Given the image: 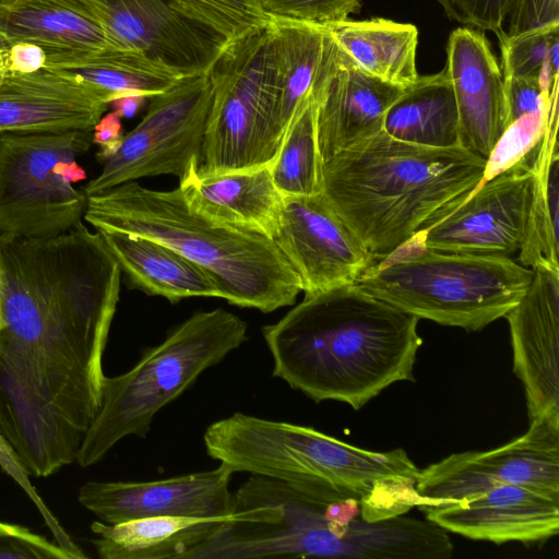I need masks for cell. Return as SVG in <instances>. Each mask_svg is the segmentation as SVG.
Here are the masks:
<instances>
[{
	"label": "cell",
	"mask_w": 559,
	"mask_h": 559,
	"mask_svg": "<svg viewBox=\"0 0 559 559\" xmlns=\"http://www.w3.org/2000/svg\"><path fill=\"white\" fill-rule=\"evenodd\" d=\"M234 472L213 469L150 481H86L78 500L99 521L115 524L153 516L230 518Z\"/></svg>",
	"instance_id": "2e32d148"
},
{
	"label": "cell",
	"mask_w": 559,
	"mask_h": 559,
	"mask_svg": "<svg viewBox=\"0 0 559 559\" xmlns=\"http://www.w3.org/2000/svg\"><path fill=\"white\" fill-rule=\"evenodd\" d=\"M1 43H2V39H1V37H0V45H1Z\"/></svg>",
	"instance_id": "ee69618b"
},
{
	"label": "cell",
	"mask_w": 559,
	"mask_h": 559,
	"mask_svg": "<svg viewBox=\"0 0 559 559\" xmlns=\"http://www.w3.org/2000/svg\"><path fill=\"white\" fill-rule=\"evenodd\" d=\"M421 511L445 532L495 544L539 543L559 533V496L521 485L496 486Z\"/></svg>",
	"instance_id": "ac0fdd59"
},
{
	"label": "cell",
	"mask_w": 559,
	"mask_h": 559,
	"mask_svg": "<svg viewBox=\"0 0 559 559\" xmlns=\"http://www.w3.org/2000/svg\"><path fill=\"white\" fill-rule=\"evenodd\" d=\"M555 120H558V91L546 106L506 128L486 159L484 181L514 168L532 167L549 124Z\"/></svg>",
	"instance_id": "d6a6232c"
},
{
	"label": "cell",
	"mask_w": 559,
	"mask_h": 559,
	"mask_svg": "<svg viewBox=\"0 0 559 559\" xmlns=\"http://www.w3.org/2000/svg\"><path fill=\"white\" fill-rule=\"evenodd\" d=\"M325 27L349 62L360 71L401 87L409 86L419 76L415 25L373 17L348 19Z\"/></svg>",
	"instance_id": "484cf974"
},
{
	"label": "cell",
	"mask_w": 559,
	"mask_h": 559,
	"mask_svg": "<svg viewBox=\"0 0 559 559\" xmlns=\"http://www.w3.org/2000/svg\"><path fill=\"white\" fill-rule=\"evenodd\" d=\"M0 37L2 43L31 41L90 51L123 50L96 22L61 0H0Z\"/></svg>",
	"instance_id": "4316f807"
},
{
	"label": "cell",
	"mask_w": 559,
	"mask_h": 559,
	"mask_svg": "<svg viewBox=\"0 0 559 559\" xmlns=\"http://www.w3.org/2000/svg\"><path fill=\"white\" fill-rule=\"evenodd\" d=\"M382 130L393 139L428 147L460 145L459 115L445 68L418 76L388 109Z\"/></svg>",
	"instance_id": "83f0119b"
},
{
	"label": "cell",
	"mask_w": 559,
	"mask_h": 559,
	"mask_svg": "<svg viewBox=\"0 0 559 559\" xmlns=\"http://www.w3.org/2000/svg\"><path fill=\"white\" fill-rule=\"evenodd\" d=\"M447 16L466 26L502 33L506 22L520 0H437Z\"/></svg>",
	"instance_id": "8d00e7d4"
},
{
	"label": "cell",
	"mask_w": 559,
	"mask_h": 559,
	"mask_svg": "<svg viewBox=\"0 0 559 559\" xmlns=\"http://www.w3.org/2000/svg\"><path fill=\"white\" fill-rule=\"evenodd\" d=\"M46 52L31 41H10L0 45V78L33 73L45 67Z\"/></svg>",
	"instance_id": "60d3db41"
},
{
	"label": "cell",
	"mask_w": 559,
	"mask_h": 559,
	"mask_svg": "<svg viewBox=\"0 0 559 559\" xmlns=\"http://www.w3.org/2000/svg\"><path fill=\"white\" fill-rule=\"evenodd\" d=\"M536 183L533 167H519L483 181L415 235L428 249L510 258L528 227Z\"/></svg>",
	"instance_id": "5bb4252c"
},
{
	"label": "cell",
	"mask_w": 559,
	"mask_h": 559,
	"mask_svg": "<svg viewBox=\"0 0 559 559\" xmlns=\"http://www.w3.org/2000/svg\"><path fill=\"white\" fill-rule=\"evenodd\" d=\"M207 454L234 473L297 485H333L388 504L407 491L418 467L403 449L374 452L312 427L234 413L203 435Z\"/></svg>",
	"instance_id": "8992f818"
},
{
	"label": "cell",
	"mask_w": 559,
	"mask_h": 559,
	"mask_svg": "<svg viewBox=\"0 0 559 559\" xmlns=\"http://www.w3.org/2000/svg\"><path fill=\"white\" fill-rule=\"evenodd\" d=\"M280 95L272 129L276 156L296 115L331 68L336 44L325 26L272 20Z\"/></svg>",
	"instance_id": "603a6c76"
},
{
	"label": "cell",
	"mask_w": 559,
	"mask_h": 559,
	"mask_svg": "<svg viewBox=\"0 0 559 559\" xmlns=\"http://www.w3.org/2000/svg\"><path fill=\"white\" fill-rule=\"evenodd\" d=\"M360 492L251 475L234 492L233 518L193 559H435L440 528L399 515L370 522Z\"/></svg>",
	"instance_id": "3957f363"
},
{
	"label": "cell",
	"mask_w": 559,
	"mask_h": 559,
	"mask_svg": "<svg viewBox=\"0 0 559 559\" xmlns=\"http://www.w3.org/2000/svg\"><path fill=\"white\" fill-rule=\"evenodd\" d=\"M550 24H559V0H520L500 34L514 36Z\"/></svg>",
	"instance_id": "ab89813d"
},
{
	"label": "cell",
	"mask_w": 559,
	"mask_h": 559,
	"mask_svg": "<svg viewBox=\"0 0 559 559\" xmlns=\"http://www.w3.org/2000/svg\"><path fill=\"white\" fill-rule=\"evenodd\" d=\"M521 299L504 316L530 423L559 425V269L533 267Z\"/></svg>",
	"instance_id": "e0dca14e"
},
{
	"label": "cell",
	"mask_w": 559,
	"mask_h": 559,
	"mask_svg": "<svg viewBox=\"0 0 559 559\" xmlns=\"http://www.w3.org/2000/svg\"><path fill=\"white\" fill-rule=\"evenodd\" d=\"M0 467L9 475L28 496L35 504L45 524L53 535L55 542L60 546L72 552L76 559H85L86 555L81 548L71 539L69 534L62 527L60 522L49 510L43 498L37 492L35 486L29 480V474L16 456L13 448L7 439L0 433Z\"/></svg>",
	"instance_id": "d590c367"
},
{
	"label": "cell",
	"mask_w": 559,
	"mask_h": 559,
	"mask_svg": "<svg viewBox=\"0 0 559 559\" xmlns=\"http://www.w3.org/2000/svg\"><path fill=\"white\" fill-rule=\"evenodd\" d=\"M211 99L206 73L181 78L150 97L142 120L84 187L86 197L142 177L174 175L180 180L198 168Z\"/></svg>",
	"instance_id": "8fae6325"
},
{
	"label": "cell",
	"mask_w": 559,
	"mask_h": 559,
	"mask_svg": "<svg viewBox=\"0 0 559 559\" xmlns=\"http://www.w3.org/2000/svg\"><path fill=\"white\" fill-rule=\"evenodd\" d=\"M229 40L267 24L260 0H188Z\"/></svg>",
	"instance_id": "e575fe53"
},
{
	"label": "cell",
	"mask_w": 559,
	"mask_h": 559,
	"mask_svg": "<svg viewBox=\"0 0 559 559\" xmlns=\"http://www.w3.org/2000/svg\"><path fill=\"white\" fill-rule=\"evenodd\" d=\"M444 68L457 108L460 145L487 159L508 127V110L503 75L484 33L469 26L454 29Z\"/></svg>",
	"instance_id": "d6986e66"
},
{
	"label": "cell",
	"mask_w": 559,
	"mask_h": 559,
	"mask_svg": "<svg viewBox=\"0 0 559 559\" xmlns=\"http://www.w3.org/2000/svg\"><path fill=\"white\" fill-rule=\"evenodd\" d=\"M532 277L511 258L436 251L414 236L355 284L418 319L479 331L516 305Z\"/></svg>",
	"instance_id": "52a82bcc"
},
{
	"label": "cell",
	"mask_w": 559,
	"mask_h": 559,
	"mask_svg": "<svg viewBox=\"0 0 559 559\" xmlns=\"http://www.w3.org/2000/svg\"><path fill=\"white\" fill-rule=\"evenodd\" d=\"M521 485L559 496V425L530 423L528 430L488 451L453 453L419 469V508L455 503L500 485Z\"/></svg>",
	"instance_id": "4fadbf2b"
},
{
	"label": "cell",
	"mask_w": 559,
	"mask_h": 559,
	"mask_svg": "<svg viewBox=\"0 0 559 559\" xmlns=\"http://www.w3.org/2000/svg\"><path fill=\"white\" fill-rule=\"evenodd\" d=\"M558 122H552L544 136L533 168L536 173L534 200L524 242L519 251L523 266L558 264L559 156Z\"/></svg>",
	"instance_id": "f546056e"
},
{
	"label": "cell",
	"mask_w": 559,
	"mask_h": 559,
	"mask_svg": "<svg viewBox=\"0 0 559 559\" xmlns=\"http://www.w3.org/2000/svg\"><path fill=\"white\" fill-rule=\"evenodd\" d=\"M123 135L121 118L115 110L98 120L93 128V143L99 146V162L104 163L118 150Z\"/></svg>",
	"instance_id": "b9f144b4"
},
{
	"label": "cell",
	"mask_w": 559,
	"mask_h": 559,
	"mask_svg": "<svg viewBox=\"0 0 559 559\" xmlns=\"http://www.w3.org/2000/svg\"><path fill=\"white\" fill-rule=\"evenodd\" d=\"M273 240L297 274L305 296L355 284L376 261L323 193L284 197Z\"/></svg>",
	"instance_id": "9a60e30c"
},
{
	"label": "cell",
	"mask_w": 559,
	"mask_h": 559,
	"mask_svg": "<svg viewBox=\"0 0 559 559\" xmlns=\"http://www.w3.org/2000/svg\"><path fill=\"white\" fill-rule=\"evenodd\" d=\"M418 321L349 284L305 296L262 335L274 377L317 403L358 411L391 384L414 380Z\"/></svg>",
	"instance_id": "7a4b0ae2"
},
{
	"label": "cell",
	"mask_w": 559,
	"mask_h": 559,
	"mask_svg": "<svg viewBox=\"0 0 559 559\" xmlns=\"http://www.w3.org/2000/svg\"><path fill=\"white\" fill-rule=\"evenodd\" d=\"M322 166L312 95L290 123L269 168L284 197H308L322 193Z\"/></svg>",
	"instance_id": "4dcf8cb0"
},
{
	"label": "cell",
	"mask_w": 559,
	"mask_h": 559,
	"mask_svg": "<svg viewBox=\"0 0 559 559\" xmlns=\"http://www.w3.org/2000/svg\"><path fill=\"white\" fill-rule=\"evenodd\" d=\"M39 46L46 52V68L81 78L108 95L110 103L127 95L150 98L166 92L180 80L132 51Z\"/></svg>",
	"instance_id": "f1b7e54d"
},
{
	"label": "cell",
	"mask_w": 559,
	"mask_h": 559,
	"mask_svg": "<svg viewBox=\"0 0 559 559\" xmlns=\"http://www.w3.org/2000/svg\"><path fill=\"white\" fill-rule=\"evenodd\" d=\"M84 219L95 230L150 238L201 267L221 298L272 312L292 306L300 281L273 239L218 225L191 211L179 188L153 190L136 180L87 197Z\"/></svg>",
	"instance_id": "5b68a950"
},
{
	"label": "cell",
	"mask_w": 559,
	"mask_h": 559,
	"mask_svg": "<svg viewBox=\"0 0 559 559\" xmlns=\"http://www.w3.org/2000/svg\"><path fill=\"white\" fill-rule=\"evenodd\" d=\"M271 20L329 26L359 12L361 0H260Z\"/></svg>",
	"instance_id": "836d02e7"
},
{
	"label": "cell",
	"mask_w": 559,
	"mask_h": 559,
	"mask_svg": "<svg viewBox=\"0 0 559 559\" xmlns=\"http://www.w3.org/2000/svg\"><path fill=\"white\" fill-rule=\"evenodd\" d=\"M109 105L93 84L46 67L0 78V132L93 130Z\"/></svg>",
	"instance_id": "ffe728a7"
},
{
	"label": "cell",
	"mask_w": 559,
	"mask_h": 559,
	"mask_svg": "<svg viewBox=\"0 0 559 559\" xmlns=\"http://www.w3.org/2000/svg\"><path fill=\"white\" fill-rule=\"evenodd\" d=\"M230 518L153 516L108 524L94 521L102 559H193Z\"/></svg>",
	"instance_id": "cb8c5ba5"
},
{
	"label": "cell",
	"mask_w": 559,
	"mask_h": 559,
	"mask_svg": "<svg viewBox=\"0 0 559 559\" xmlns=\"http://www.w3.org/2000/svg\"><path fill=\"white\" fill-rule=\"evenodd\" d=\"M131 287L171 302L188 297H219L213 280L197 264L150 238L97 230Z\"/></svg>",
	"instance_id": "d4e9b609"
},
{
	"label": "cell",
	"mask_w": 559,
	"mask_h": 559,
	"mask_svg": "<svg viewBox=\"0 0 559 559\" xmlns=\"http://www.w3.org/2000/svg\"><path fill=\"white\" fill-rule=\"evenodd\" d=\"M504 80V91L508 110V126L519 118L535 112L546 106L552 94L538 79L507 76Z\"/></svg>",
	"instance_id": "f35d334b"
},
{
	"label": "cell",
	"mask_w": 559,
	"mask_h": 559,
	"mask_svg": "<svg viewBox=\"0 0 559 559\" xmlns=\"http://www.w3.org/2000/svg\"><path fill=\"white\" fill-rule=\"evenodd\" d=\"M206 75L212 99L197 174L270 165L280 95L272 20L229 40Z\"/></svg>",
	"instance_id": "9c48e42d"
},
{
	"label": "cell",
	"mask_w": 559,
	"mask_h": 559,
	"mask_svg": "<svg viewBox=\"0 0 559 559\" xmlns=\"http://www.w3.org/2000/svg\"><path fill=\"white\" fill-rule=\"evenodd\" d=\"M404 88L360 71L336 44L331 68L313 92L322 162L380 132Z\"/></svg>",
	"instance_id": "44dd1931"
},
{
	"label": "cell",
	"mask_w": 559,
	"mask_h": 559,
	"mask_svg": "<svg viewBox=\"0 0 559 559\" xmlns=\"http://www.w3.org/2000/svg\"><path fill=\"white\" fill-rule=\"evenodd\" d=\"M247 330L242 319L224 309L197 312L146 349L130 370L105 377L100 407L75 462L92 466L123 438H145L156 414L240 347Z\"/></svg>",
	"instance_id": "ba28073f"
},
{
	"label": "cell",
	"mask_w": 559,
	"mask_h": 559,
	"mask_svg": "<svg viewBox=\"0 0 559 559\" xmlns=\"http://www.w3.org/2000/svg\"><path fill=\"white\" fill-rule=\"evenodd\" d=\"M500 69L503 78L538 79L548 90L558 87L559 24H550L514 36L500 34Z\"/></svg>",
	"instance_id": "1f68e13d"
},
{
	"label": "cell",
	"mask_w": 559,
	"mask_h": 559,
	"mask_svg": "<svg viewBox=\"0 0 559 559\" xmlns=\"http://www.w3.org/2000/svg\"><path fill=\"white\" fill-rule=\"evenodd\" d=\"M120 266L83 223L50 237L0 235V399L68 412L102 392Z\"/></svg>",
	"instance_id": "6da1fadb"
},
{
	"label": "cell",
	"mask_w": 559,
	"mask_h": 559,
	"mask_svg": "<svg viewBox=\"0 0 559 559\" xmlns=\"http://www.w3.org/2000/svg\"><path fill=\"white\" fill-rule=\"evenodd\" d=\"M147 97L142 95H127L110 103L120 118H132L143 106Z\"/></svg>",
	"instance_id": "7bdbcfd3"
},
{
	"label": "cell",
	"mask_w": 559,
	"mask_h": 559,
	"mask_svg": "<svg viewBox=\"0 0 559 559\" xmlns=\"http://www.w3.org/2000/svg\"><path fill=\"white\" fill-rule=\"evenodd\" d=\"M192 169L179 180L189 209L229 228L273 239L281 226L284 195L269 165L201 177Z\"/></svg>",
	"instance_id": "7402d4cb"
},
{
	"label": "cell",
	"mask_w": 559,
	"mask_h": 559,
	"mask_svg": "<svg viewBox=\"0 0 559 559\" xmlns=\"http://www.w3.org/2000/svg\"><path fill=\"white\" fill-rule=\"evenodd\" d=\"M76 559L75 556L27 527L0 521V559Z\"/></svg>",
	"instance_id": "74e56055"
},
{
	"label": "cell",
	"mask_w": 559,
	"mask_h": 559,
	"mask_svg": "<svg viewBox=\"0 0 559 559\" xmlns=\"http://www.w3.org/2000/svg\"><path fill=\"white\" fill-rule=\"evenodd\" d=\"M123 50L177 78L205 74L229 39L188 0H61Z\"/></svg>",
	"instance_id": "7c38bea8"
},
{
	"label": "cell",
	"mask_w": 559,
	"mask_h": 559,
	"mask_svg": "<svg viewBox=\"0 0 559 559\" xmlns=\"http://www.w3.org/2000/svg\"><path fill=\"white\" fill-rule=\"evenodd\" d=\"M485 166L461 145L421 146L381 130L323 163L322 193L377 261L473 192Z\"/></svg>",
	"instance_id": "277c9868"
},
{
	"label": "cell",
	"mask_w": 559,
	"mask_h": 559,
	"mask_svg": "<svg viewBox=\"0 0 559 559\" xmlns=\"http://www.w3.org/2000/svg\"><path fill=\"white\" fill-rule=\"evenodd\" d=\"M93 143V130L0 132V235L50 237L82 223L87 197L68 166Z\"/></svg>",
	"instance_id": "30bf717a"
}]
</instances>
